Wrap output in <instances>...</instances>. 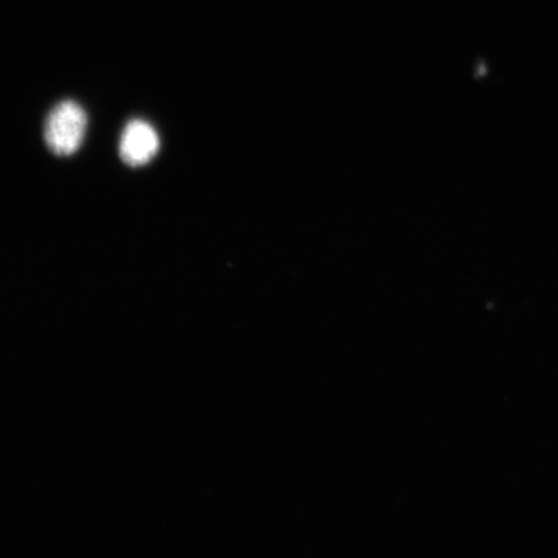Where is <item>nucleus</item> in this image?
Instances as JSON below:
<instances>
[{"instance_id":"obj_1","label":"nucleus","mask_w":558,"mask_h":558,"mask_svg":"<svg viewBox=\"0 0 558 558\" xmlns=\"http://www.w3.org/2000/svg\"><path fill=\"white\" fill-rule=\"evenodd\" d=\"M86 130V110L78 102L64 100L46 118L45 142L54 156H73L81 148Z\"/></svg>"},{"instance_id":"obj_2","label":"nucleus","mask_w":558,"mask_h":558,"mask_svg":"<svg viewBox=\"0 0 558 558\" xmlns=\"http://www.w3.org/2000/svg\"><path fill=\"white\" fill-rule=\"evenodd\" d=\"M159 146V136L151 124L143 120H132L124 128L120 156L125 165L142 167L156 157Z\"/></svg>"}]
</instances>
